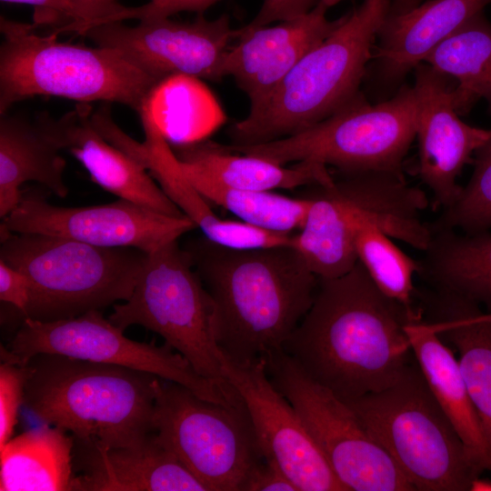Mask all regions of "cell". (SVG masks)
<instances>
[{"instance_id":"obj_25","label":"cell","mask_w":491,"mask_h":491,"mask_svg":"<svg viewBox=\"0 0 491 491\" xmlns=\"http://www.w3.org/2000/svg\"><path fill=\"white\" fill-rule=\"evenodd\" d=\"M414 357L476 470L491 473V446L460 372L457 358L423 314L406 326Z\"/></svg>"},{"instance_id":"obj_9","label":"cell","mask_w":491,"mask_h":491,"mask_svg":"<svg viewBox=\"0 0 491 491\" xmlns=\"http://www.w3.org/2000/svg\"><path fill=\"white\" fill-rule=\"evenodd\" d=\"M416 138V95L403 84L388 100L369 104L361 94L350 105L294 135L230 150L287 165L315 161L338 172L385 171L404 175Z\"/></svg>"},{"instance_id":"obj_33","label":"cell","mask_w":491,"mask_h":491,"mask_svg":"<svg viewBox=\"0 0 491 491\" xmlns=\"http://www.w3.org/2000/svg\"><path fill=\"white\" fill-rule=\"evenodd\" d=\"M26 370L23 365L2 362L0 366V447L12 436L19 409L24 405Z\"/></svg>"},{"instance_id":"obj_30","label":"cell","mask_w":491,"mask_h":491,"mask_svg":"<svg viewBox=\"0 0 491 491\" xmlns=\"http://www.w3.org/2000/svg\"><path fill=\"white\" fill-rule=\"evenodd\" d=\"M181 170L207 201L227 209L241 221L266 231L295 234L303 226L312 204L307 196L292 198L272 191L233 188Z\"/></svg>"},{"instance_id":"obj_31","label":"cell","mask_w":491,"mask_h":491,"mask_svg":"<svg viewBox=\"0 0 491 491\" xmlns=\"http://www.w3.org/2000/svg\"><path fill=\"white\" fill-rule=\"evenodd\" d=\"M355 249L357 260L376 287L387 297L413 307V276L418 271V262L370 223L356 227Z\"/></svg>"},{"instance_id":"obj_2","label":"cell","mask_w":491,"mask_h":491,"mask_svg":"<svg viewBox=\"0 0 491 491\" xmlns=\"http://www.w3.org/2000/svg\"><path fill=\"white\" fill-rule=\"evenodd\" d=\"M215 306L222 351L252 360L277 350L311 307L318 276L291 245L236 248L204 235L183 246Z\"/></svg>"},{"instance_id":"obj_14","label":"cell","mask_w":491,"mask_h":491,"mask_svg":"<svg viewBox=\"0 0 491 491\" xmlns=\"http://www.w3.org/2000/svg\"><path fill=\"white\" fill-rule=\"evenodd\" d=\"M2 219L0 227L14 233L62 236L146 253L197 228L186 215L170 216L121 198L100 205L65 207L50 204L37 190H23L19 204Z\"/></svg>"},{"instance_id":"obj_34","label":"cell","mask_w":491,"mask_h":491,"mask_svg":"<svg viewBox=\"0 0 491 491\" xmlns=\"http://www.w3.org/2000/svg\"><path fill=\"white\" fill-rule=\"evenodd\" d=\"M219 0H150L149 3L135 7H126L115 14L109 22H123L127 19H153L170 17L180 12H195L197 15L215 5Z\"/></svg>"},{"instance_id":"obj_42","label":"cell","mask_w":491,"mask_h":491,"mask_svg":"<svg viewBox=\"0 0 491 491\" xmlns=\"http://www.w3.org/2000/svg\"><path fill=\"white\" fill-rule=\"evenodd\" d=\"M344 0H320V3H322L327 8L334 6L337 5L338 3L342 2Z\"/></svg>"},{"instance_id":"obj_22","label":"cell","mask_w":491,"mask_h":491,"mask_svg":"<svg viewBox=\"0 0 491 491\" xmlns=\"http://www.w3.org/2000/svg\"><path fill=\"white\" fill-rule=\"evenodd\" d=\"M489 4L491 0H428L406 13L387 15L371 59L378 84L401 86L434 48Z\"/></svg>"},{"instance_id":"obj_19","label":"cell","mask_w":491,"mask_h":491,"mask_svg":"<svg viewBox=\"0 0 491 491\" xmlns=\"http://www.w3.org/2000/svg\"><path fill=\"white\" fill-rule=\"evenodd\" d=\"M318 3L308 13L276 25L238 28L237 37L224 60L223 76H232L250 101L263 100L313 47L346 19L326 16Z\"/></svg>"},{"instance_id":"obj_39","label":"cell","mask_w":491,"mask_h":491,"mask_svg":"<svg viewBox=\"0 0 491 491\" xmlns=\"http://www.w3.org/2000/svg\"><path fill=\"white\" fill-rule=\"evenodd\" d=\"M5 3L34 5L35 24H58L56 27L76 20V12L72 0H1ZM55 27V28H56Z\"/></svg>"},{"instance_id":"obj_15","label":"cell","mask_w":491,"mask_h":491,"mask_svg":"<svg viewBox=\"0 0 491 491\" xmlns=\"http://www.w3.org/2000/svg\"><path fill=\"white\" fill-rule=\"evenodd\" d=\"M226 15L212 20L203 14L192 22L169 17L139 21L135 26L109 22L81 35L96 45L117 50L129 62L163 80L185 75L221 81L225 55L237 37Z\"/></svg>"},{"instance_id":"obj_6","label":"cell","mask_w":491,"mask_h":491,"mask_svg":"<svg viewBox=\"0 0 491 491\" xmlns=\"http://www.w3.org/2000/svg\"><path fill=\"white\" fill-rule=\"evenodd\" d=\"M36 28L0 18V115L36 95L118 103L139 114L162 81L114 48L60 42L57 34L41 35Z\"/></svg>"},{"instance_id":"obj_16","label":"cell","mask_w":491,"mask_h":491,"mask_svg":"<svg viewBox=\"0 0 491 491\" xmlns=\"http://www.w3.org/2000/svg\"><path fill=\"white\" fill-rule=\"evenodd\" d=\"M222 368L244 403L264 458L275 462L298 491L346 490L261 358L237 360L222 351Z\"/></svg>"},{"instance_id":"obj_20","label":"cell","mask_w":491,"mask_h":491,"mask_svg":"<svg viewBox=\"0 0 491 491\" xmlns=\"http://www.w3.org/2000/svg\"><path fill=\"white\" fill-rule=\"evenodd\" d=\"M73 466L72 491H207L155 432L119 447L74 438Z\"/></svg>"},{"instance_id":"obj_18","label":"cell","mask_w":491,"mask_h":491,"mask_svg":"<svg viewBox=\"0 0 491 491\" xmlns=\"http://www.w3.org/2000/svg\"><path fill=\"white\" fill-rule=\"evenodd\" d=\"M145 141L139 143L113 121L105 120L101 135L141 163L168 198L190 218L211 241L236 248H259L291 245L294 234L266 231L243 221L225 220L211 209L208 201L183 174L178 161L162 132L144 110L139 113Z\"/></svg>"},{"instance_id":"obj_29","label":"cell","mask_w":491,"mask_h":491,"mask_svg":"<svg viewBox=\"0 0 491 491\" xmlns=\"http://www.w3.org/2000/svg\"><path fill=\"white\" fill-rule=\"evenodd\" d=\"M424 62L457 84L455 102L458 114L467 113L483 98L491 115V23L483 12L459 26Z\"/></svg>"},{"instance_id":"obj_43","label":"cell","mask_w":491,"mask_h":491,"mask_svg":"<svg viewBox=\"0 0 491 491\" xmlns=\"http://www.w3.org/2000/svg\"><path fill=\"white\" fill-rule=\"evenodd\" d=\"M479 317L483 320L491 321V312H484L482 311L479 314Z\"/></svg>"},{"instance_id":"obj_4","label":"cell","mask_w":491,"mask_h":491,"mask_svg":"<svg viewBox=\"0 0 491 491\" xmlns=\"http://www.w3.org/2000/svg\"><path fill=\"white\" fill-rule=\"evenodd\" d=\"M24 406L43 423L106 446L142 443L155 432L156 376L57 354L26 360Z\"/></svg>"},{"instance_id":"obj_41","label":"cell","mask_w":491,"mask_h":491,"mask_svg":"<svg viewBox=\"0 0 491 491\" xmlns=\"http://www.w3.org/2000/svg\"><path fill=\"white\" fill-rule=\"evenodd\" d=\"M470 491H491V480L481 476L476 477L472 481Z\"/></svg>"},{"instance_id":"obj_26","label":"cell","mask_w":491,"mask_h":491,"mask_svg":"<svg viewBox=\"0 0 491 491\" xmlns=\"http://www.w3.org/2000/svg\"><path fill=\"white\" fill-rule=\"evenodd\" d=\"M170 146L183 170L233 188L259 191L294 189L326 185L334 179L327 166L318 162L306 160L291 165H279L234 152L225 145L206 138Z\"/></svg>"},{"instance_id":"obj_5","label":"cell","mask_w":491,"mask_h":491,"mask_svg":"<svg viewBox=\"0 0 491 491\" xmlns=\"http://www.w3.org/2000/svg\"><path fill=\"white\" fill-rule=\"evenodd\" d=\"M308 186L312 204L291 246L318 277L340 276L355 266V234L363 223L422 252L427 248L432 233L421 213L429 202L404 175L338 172L331 183Z\"/></svg>"},{"instance_id":"obj_32","label":"cell","mask_w":491,"mask_h":491,"mask_svg":"<svg viewBox=\"0 0 491 491\" xmlns=\"http://www.w3.org/2000/svg\"><path fill=\"white\" fill-rule=\"evenodd\" d=\"M474 170L467 184L461 187L456 201L433 227L466 234L491 230V138L475 152Z\"/></svg>"},{"instance_id":"obj_38","label":"cell","mask_w":491,"mask_h":491,"mask_svg":"<svg viewBox=\"0 0 491 491\" xmlns=\"http://www.w3.org/2000/svg\"><path fill=\"white\" fill-rule=\"evenodd\" d=\"M298 491L286 474L273 461L264 458L251 472L244 491Z\"/></svg>"},{"instance_id":"obj_11","label":"cell","mask_w":491,"mask_h":491,"mask_svg":"<svg viewBox=\"0 0 491 491\" xmlns=\"http://www.w3.org/2000/svg\"><path fill=\"white\" fill-rule=\"evenodd\" d=\"M153 424L161 442L207 491H244L264 459L244 403L211 402L156 377Z\"/></svg>"},{"instance_id":"obj_21","label":"cell","mask_w":491,"mask_h":491,"mask_svg":"<svg viewBox=\"0 0 491 491\" xmlns=\"http://www.w3.org/2000/svg\"><path fill=\"white\" fill-rule=\"evenodd\" d=\"M91 114L88 104H79L58 119L49 116L62 149L82 164L94 183L118 198L170 216H184L141 163L104 138Z\"/></svg>"},{"instance_id":"obj_10","label":"cell","mask_w":491,"mask_h":491,"mask_svg":"<svg viewBox=\"0 0 491 491\" xmlns=\"http://www.w3.org/2000/svg\"><path fill=\"white\" fill-rule=\"evenodd\" d=\"M110 322L125 331L142 326L162 336L195 371L226 391H235L222 368L213 300L178 244L148 253L130 297L114 305Z\"/></svg>"},{"instance_id":"obj_13","label":"cell","mask_w":491,"mask_h":491,"mask_svg":"<svg viewBox=\"0 0 491 491\" xmlns=\"http://www.w3.org/2000/svg\"><path fill=\"white\" fill-rule=\"evenodd\" d=\"M42 353L147 372L180 384L205 400L231 406L242 405L235 391H226L199 375L169 345L157 346L126 337L122 329L104 317L101 310L49 322L25 318L7 346H1V360L23 365Z\"/></svg>"},{"instance_id":"obj_23","label":"cell","mask_w":491,"mask_h":491,"mask_svg":"<svg viewBox=\"0 0 491 491\" xmlns=\"http://www.w3.org/2000/svg\"><path fill=\"white\" fill-rule=\"evenodd\" d=\"M61 150L48 115H40L35 121L8 112L0 115L1 218L19 204L21 186L28 181L39 183L58 197L67 195L66 162Z\"/></svg>"},{"instance_id":"obj_1","label":"cell","mask_w":491,"mask_h":491,"mask_svg":"<svg viewBox=\"0 0 491 491\" xmlns=\"http://www.w3.org/2000/svg\"><path fill=\"white\" fill-rule=\"evenodd\" d=\"M421 314L385 296L357 261L340 276L318 277L313 304L283 350L349 402L401 376L413 354L406 326Z\"/></svg>"},{"instance_id":"obj_7","label":"cell","mask_w":491,"mask_h":491,"mask_svg":"<svg viewBox=\"0 0 491 491\" xmlns=\"http://www.w3.org/2000/svg\"><path fill=\"white\" fill-rule=\"evenodd\" d=\"M0 234V259L29 282L22 320L72 318L127 300L148 255L134 247L97 246L3 227Z\"/></svg>"},{"instance_id":"obj_36","label":"cell","mask_w":491,"mask_h":491,"mask_svg":"<svg viewBox=\"0 0 491 491\" xmlns=\"http://www.w3.org/2000/svg\"><path fill=\"white\" fill-rule=\"evenodd\" d=\"M320 0H263L257 14L246 25L259 27L291 19L311 11Z\"/></svg>"},{"instance_id":"obj_17","label":"cell","mask_w":491,"mask_h":491,"mask_svg":"<svg viewBox=\"0 0 491 491\" xmlns=\"http://www.w3.org/2000/svg\"><path fill=\"white\" fill-rule=\"evenodd\" d=\"M414 73L418 175L432 192L434 205L446 209L460 193L456 179L464 166L491 136L489 129L459 119L453 78L425 62Z\"/></svg>"},{"instance_id":"obj_27","label":"cell","mask_w":491,"mask_h":491,"mask_svg":"<svg viewBox=\"0 0 491 491\" xmlns=\"http://www.w3.org/2000/svg\"><path fill=\"white\" fill-rule=\"evenodd\" d=\"M417 274L435 289L449 292L491 312V230L466 234L433 227Z\"/></svg>"},{"instance_id":"obj_28","label":"cell","mask_w":491,"mask_h":491,"mask_svg":"<svg viewBox=\"0 0 491 491\" xmlns=\"http://www.w3.org/2000/svg\"><path fill=\"white\" fill-rule=\"evenodd\" d=\"M74 437L43 423L0 447L1 491H72Z\"/></svg>"},{"instance_id":"obj_44","label":"cell","mask_w":491,"mask_h":491,"mask_svg":"<svg viewBox=\"0 0 491 491\" xmlns=\"http://www.w3.org/2000/svg\"><path fill=\"white\" fill-rule=\"evenodd\" d=\"M490 136H491V129H489Z\"/></svg>"},{"instance_id":"obj_35","label":"cell","mask_w":491,"mask_h":491,"mask_svg":"<svg viewBox=\"0 0 491 491\" xmlns=\"http://www.w3.org/2000/svg\"><path fill=\"white\" fill-rule=\"evenodd\" d=\"M76 12V20L58 26L55 34L74 32L81 35L85 30L107 22L121 11L125 5L118 0H72Z\"/></svg>"},{"instance_id":"obj_8","label":"cell","mask_w":491,"mask_h":491,"mask_svg":"<svg viewBox=\"0 0 491 491\" xmlns=\"http://www.w3.org/2000/svg\"><path fill=\"white\" fill-rule=\"evenodd\" d=\"M346 403L415 490L470 491L481 476L416 361L390 386Z\"/></svg>"},{"instance_id":"obj_37","label":"cell","mask_w":491,"mask_h":491,"mask_svg":"<svg viewBox=\"0 0 491 491\" xmlns=\"http://www.w3.org/2000/svg\"><path fill=\"white\" fill-rule=\"evenodd\" d=\"M0 300L23 315L29 303V282L19 270L0 259Z\"/></svg>"},{"instance_id":"obj_40","label":"cell","mask_w":491,"mask_h":491,"mask_svg":"<svg viewBox=\"0 0 491 491\" xmlns=\"http://www.w3.org/2000/svg\"><path fill=\"white\" fill-rule=\"evenodd\" d=\"M424 0H391L388 15L406 13L419 5Z\"/></svg>"},{"instance_id":"obj_24","label":"cell","mask_w":491,"mask_h":491,"mask_svg":"<svg viewBox=\"0 0 491 491\" xmlns=\"http://www.w3.org/2000/svg\"><path fill=\"white\" fill-rule=\"evenodd\" d=\"M432 329L458 353V365L483 431L491 446V321L476 303L435 289L423 297Z\"/></svg>"},{"instance_id":"obj_12","label":"cell","mask_w":491,"mask_h":491,"mask_svg":"<svg viewBox=\"0 0 491 491\" xmlns=\"http://www.w3.org/2000/svg\"><path fill=\"white\" fill-rule=\"evenodd\" d=\"M261 359L346 491L415 490L345 401L310 377L283 349Z\"/></svg>"},{"instance_id":"obj_3","label":"cell","mask_w":491,"mask_h":491,"mask_svg":"<svg viewBox=\"0 0 491 491\" xmlns=\"http://www.w3.org/2000/svg\"><path fill=\"white\" fill-rule=\"evenodd\" d=\"M391 0H363L343 23L308 51L242 120L230 145H252L294 135L342 110L362 93L378 30Z\"/></svg>"}]
</instances>
